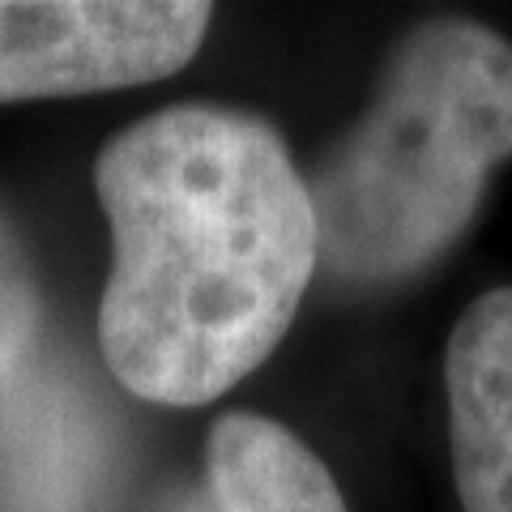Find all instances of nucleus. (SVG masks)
<instances>
[{
  "instance_id": "obj_1",
  "label": "nucleus",
  "mask_w": 512,
  "mask_h": 512,
  "mask_svg": "<svg viewBox=\"0 0 512 512\" xmlns=\"http://www.w3.org/2000/svg\"><path fill=\"white\" fill-rule=\"evenodd\" d=\"M111 231L99 346L128 393L205 406L286 338L316 274V214L278 128L184 103L94 158Z\"/></svg>"
},
{
  "instance_id": "obj_2",
  "label": "nucleus",
  "mask_w": 512,
  "mask_h": 512,
  "mask_svg": "<svg viewBox=\"0 0 512 512\" xmlns=\"http://www.w3.org/2000/svg\"><path fill=\"white\" fill-rule=\"evenodd\" d=\"M512 158V43L470 18L406 30L359 124L320 163L316 265L346 286L427 274Z\"/></svg>"
},
{
  "instance_id": "obj_3",
  "label": "nucleus",
  "mask_w": 512,
  "mask_h": 512,
  "mask_svg": "<svg viewBox=\"0 0 512 512\" xmlns=\"http://www.w3.org/2000/svg\"><path fill=\"white\" fill-rule=\"evenodd\" d=\"M210 18L201 0H0V103L171 77L201 52Z\"/></svg>"
},
{
  "instance_id": "obj_4",
  "label": "nucleus",
  "mask_w": 512,
  "mask_h": 512,
  "mask_svg": "<svg viewBox=\"0 0 512 512\" xmlns=\"http://www.w3.org/2000/svg\"><path fill=\"white\" fill-rule=\"evenodd\" d=\"M448 448L466 512H512V286L483 291L444 350Z\"/></svg>"
},
{
  "instance_id": "obj_5",
  "label": "nucleus",
  "mask_w": 512,
  "mask_h": 512,
  "mask_svg": "<svg viewBox=\"0 0 512 512\" xmlns=\"http://www.w3.org/2000/svg\"><path fill=\"white\" fill-rule=\"evenodd\" d=\"M192 512H350L329 466L291 427L227 414L205 444V483Z\"/></svg>"
},
{
  "instance_id": "obj_6",
  "label": "nucleus",
  "mask_w": 512,
  "mask_h": 512,
  "mask_svg": "<svg viewBox=\"0 0 512 512\" xmlns=\"http://www.w3.org/2000/svg\"><path fill=\"white\" fill-rule=\"evenodd\" d=\"M39 333V282L18 231L0 214V376L18 363Z\"/></svg>"
}]
</instances>
